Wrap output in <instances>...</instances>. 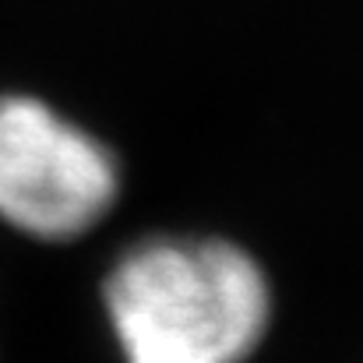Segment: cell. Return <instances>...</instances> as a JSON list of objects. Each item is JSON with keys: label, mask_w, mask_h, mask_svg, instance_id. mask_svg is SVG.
<instances>
[{"label": "cell", "mask_w": 363, "mask_h": 363, "mask_svg": "<svg viewBox=\"0 0 363 363\" xmlns=\"http://www.w3.org/2000/svg\"><path fill=\"white\" fill-rule=\"evenodd\" d=\"M103 307L127 363H243L272 321L264 268L219 237H152L117 257Z\"/></svg>", "instance_id": "obj_1"}, {"label": "cell", "mask_w": 363, "mask_h": 363, "mask_svg": "<svg viewBox=\"0 0 363 363\" xmlns=\"http://www.w3.org/2000/svg\"><path fill=\"white\" fill-rule=\"evenodd\" d=\"M110 148L32 96L0 99V219L35 240H74L117 201Z\"/></svg>", "instance_id": "obj_2"}]
</instances>
